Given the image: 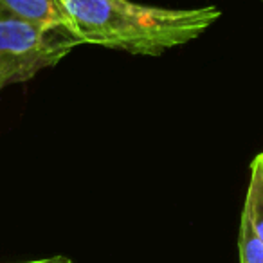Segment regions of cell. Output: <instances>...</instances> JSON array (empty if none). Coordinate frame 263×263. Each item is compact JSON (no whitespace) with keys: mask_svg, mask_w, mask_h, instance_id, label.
<instances>
[{"mask_svg":"<svg viewBox=\"0 0 263 263\" xmlns=\"http://www.w3.org/2000/svg\"><path fill=\"white\" fill-rule=\"evenodd\" d=\"M24 263H74V261L70 258H65V256H52V258L34 259V261H24Z\"/></svg>","mask_w":263,"mask_h":263,"instance_id":"8992f818","label":"cell"},{"mask_svg":"<svg viewBox=\"0 0 263 263\" xmlns=\"http://www.w3.org/2000/svg\"><path fill=\"white\" fill-rule=\"evenodd\" d=\"M0 8L29 22L45 27H65L72 33V22L60 0H0Z\"/></svg>","mask_w":263,"mask_h":263,"instance_id":"3957f363","label":"cell"},{"mask_svg":"<svg viewBox=\"0 0 263 263\" xmlns=\"http://www.w3.org/2000/svg\"><path fill=\"white\" fill-rule=\"evenodd\" d=\"M241 213L249 218L256 236L263 243V152L251 162V180Z\"/></svg>","mask_w":263,"mask_h":263,"instance_id":"277c9868","label":"cell"},{"mask_svg":"<svg viewBox=\"0 0 263 263\" xmlns=\"http://www.w3.org/2000/svg\"><path fill=\"white\" fill-rule=\"evenodd\" d=\"M78 45L65 27H45L0 8V92L58 65Z\"/></svg>","mask_w":263,"mask_h":263,"instance_id":"7a4b0ae2","label":"cell"},{"mask_svg":"<svg viewBox=\"0 0 263 263\" xmlns=\"http://www.w3.org/2000/svg\"><path fill=\"white\" fill-rule=\"evenodd\" d=\"M238 252H240V263H263V243L256 236L251 222L243 213L240 220Z\"/></svg>","mask_w":263,"mask_h":263,"instance_id":"5b68a950","label":"cell"},{"mask_svg":"<svg viewBox=\"0 0 263 263\" xmlns=\"http://www.w3.org/2000/svg\"><path fill=\"white\" fill-rule=\"evenodd\" d=\"M60 2H63V0H60Z\"/></svg>","mask_w":263,"mask_h":263,"instance_id":"52a82bcc","label":"cell"},{"mask_svg":"<svg viewBox=\"0 0 263 263\" xmlns=\"http://www.w3.org/2000/svg\"><path fill=\"white\" fill-rule=\"evenodd\" d=\"M63 8L81 44L136 56H161L190 44L222 16L215 6L170 9L132 0H63Z\"/></svg>","mask_w":263,"mask_h":263,"instance_id":"6da1fadb","label":"cell"}]
</instances>
